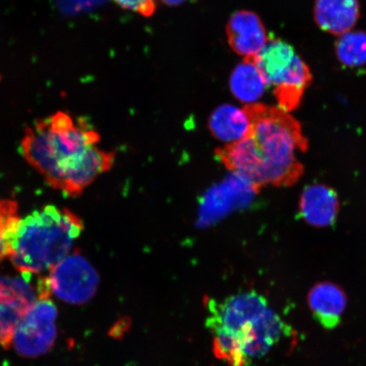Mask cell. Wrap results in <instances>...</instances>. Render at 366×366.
<instances>
[{"mask_svg": "<svg viewBox=\"0 0 366 366\" xmlns=\"http://www.w3.org/2000/svg\"><path fill=\"white\" fill-rule=\"evenodd\" d=\"M99 142L88 122L59 112L26 128L21 152L49 187L75 198L113 167L116 154Z\"/></svg>", "mask_w": 366, "mask_h": 366, "instance_id": "cell-1", "label": "cell"}, {"mask_svg": "<svg viewBox=\"0 0 366 366\" xmlns=\"http://www.w3.org/2000/svg\"><path fill=\"white\" fill-rule=\"evenodd\" d=\"M242 109L249 130L242 139L216 149L219 162L257 191L295 184L305 172L297 154L309 147L299 121L281 108L260 103Z\"/></svg>", "mask_w": 366, "mask_h": 366, "instance_id": "cell-2", "label": "cell"}, {"mask_svg": "<svg viewBox=\"0 0 366 366\" xmlns=\"http://www.w3.org/2000/svg\"><path fill=\"white\" fill-rule=\"evenodd\" d=\"M206 327L214 335V353L230 366H249L280 341L287 326L257 292H239L222 301L209 300Z\"/></svg>", "mask_w": 366, "mask_h": 366, "instance_id": "cell-3", "label": "cell"}, {"mask_svg": "<svg viewBox=\"0 0 366 366\" xmlns=\"http://www.w3.org/2000/svg\"><path fill=\"white\" fill-rule=\"evenodd\" d=\"M84 229L82 219L66 208L44 206L20 217L9 239V255L22 274L51 269L66 257Z\"/></svg>", "mask_w": 366, "mask_h": 366, "instance_id": "cell-4", "label": "cell"}, {"mask_svg": "<svg viewBox=\"0 0 366 366\" xmlns=\"http://www.w3.org/2000/svg\"><path fill=\"white\" fill-rule=\"evenodd\" d=\"M253 59L267 86L276 88L274 94L279 107L287 112L299 107L312 75L295 49L282 40L268 39Z\"/></svg>", "mask_w": 366, "mask_h": 366, "instance_id": "cell-5", "label": "cell"}, {"mask_svg": "<svg viewBox=\"0 0 366 366\" xmlns=\"http://www.w3.org/2000/svg\"><path fill=\"white\" fill-rule=\"evenodd\" d=\"M38 290V299L18 322L11 343L18 354L29 358L47 353L57 335L58 311L44 278L39 281Z\"/></svg>", "mask_w": 366, "mask_h": 366, "instance_id": "cell-6", "label": "cell"}, {"mask_svg": "<svg viewBox=\"0 0 366 366\" xmlns=\"http://www.w3.org/2000/svg\"><path fill=\"white\" fill-rule=\"evenodd\" d=\"M49 272L44 280L49 292L67 303H86L97 290V272L77 252L69 254Z\"/></svg>", "mask_w": 366, "mask_h": 366, "instance_id": "cell-7", "label": "cell"}, {"mask_svg": "<svg viewBox=\"0 0 366 366\" xmlns=\"http://www.w3.org/2000/svg\"><path fill=\"white\" fill-rule=\"evenodd\" d=\"M340 209V199L331 187L314 183L302 192L299 212L300 217L310 226L324 228L333 225Z\"/></svg>", "mask_w": 366, "mask_h": 366, "instance_id": "cell-8", "label": "cell"}, {"mask_svg": "<svg viewBox=\"0 0 366 366\" xmlns=\"http://www.w3.org/2000/svg\"><path fill=\"white\" fill-rule=\"evenodd\" d=\"M227 35L233 51L244 57L256 56L268 41L262 20L248 11L233 14L227 25Z\"/></svg>", "mask_w": 366, "mask_h": 366, "instance_id": "cell-9", "label": "cell"}, {"mask_svg": "<svg viewBox=\"0 0 366 366\" xmlns=\"http://www.w3.org/2000/svg\"><path fill=\"white\" fill-rule=\"evenodd\" d=\"M308 305L313 317L320 326L332 330L341 323L347 307V296L340 286L322 282L311 288Z\"/></svg>", "mask_w": 366, "mask_h": 366, "instance_id": "cell-10", "label": "cell"}, {"mask_svg": "<svg viewBox=\"0 0 366 366\" xmlns=\"http://www.w3.org/2000/svg\"><path fill=\"white\" fill-rule=\"evenodd\" d=\"M360 16L359 0H317L314 17L320 29L341 36L349 33Z\"/></svg>", "mask_w": 366, "mask_h": 366, "instance_id": "cell-11", "label": "cell"}, {"mask_svg": "<svg viewBox=\"0 0 366 366\" xmlns=\"http://www.w3.org/2000/svg\"><path fill=\"white\" fill-rule=\"evenodd\" d=\"M249 127V118L244 109L231 104H222L214 111L209 120L212 134L224 143L231 144L244 137Z\"/></svg>", "mask_w": 366, "mask_h": 366, "instance_id": "cell-12", "label": "cell"}, {"mask_svg": "<svg viewBox=\"0 0 366 366\" xmlns=\"http://www.w3.org/2000/svg\"><path fill=\"white\" fill-rule=\"evenodd\" d=\"M267 86L262 73L255 65L253 56L244 57V61L232 73L231 91L241 102L255 103L262 97Z\"/></svg>", "mask_w": 366, "mask_h": 366, "instance_id": "cell-13", "label": "cell"}, {"mask_svg": "<svg viewBox=\"0 0 366 366\" xmlns=\"http://www.w3.org/2000/svg\"><path fill=\"white\" fill-rule=\"evenodd\" d=\"M6 276L0 274V306H6L26 314L39 296L38 285L34 287L29 281L31 276Z\"/></svg>", "mask_w": 366, "mask_h": 366, "instance_id": "cell-14", "label": "cell"}, {"mask_svg": "<svg viewBox=\"0 0 366 366\" xmlns=\"http://www.w3.org/2000/svg\"><path fill=\"white\" fill-rule=\"evenodd\" d=\"M335 51L338 61L347 67H359L366 64V34L349 31L340 36Z\"/></svg>", "mask_w": 366, "mask_h": 366, "instance_id": "cell-15", "label": "cell"}, {"mask_svg": "<svg viewBox=\"0 0 366 366\" xmlns=\"http://www.w3.org/2000/svg\"><path fill=\"white\" fill-rule=\"evenodd\" d=\"M20 217L15 201L0 199V262L8 257L9 239L14 226Z\"/></svg>", "mask_w": 366, "mask_h": 366, "instance_id": "cell-16", "label": "cell"}, {"mask_svg": "<svg viewBox=\"0 0 366 366\" xmlns=\"http://www.w3.org/2000/svg\"><path fill=\"white\" fill-rule=\"evenodd\" d=\"M24 315L16 309L0 306V345L6 349L11 346L14 332Z\"/></svg>", "mask_w": 366, "mask_h": 366, "instance_id": "cell-17", "label": "cell"}, {"mask_svg": "<svg viewBox=\"0 0 366 366\" xmlns=\"http://www.w3.org/2000/svg\"><path fill=\"white\" fill-rule=\"evenodd\" d=\"M119 6L125 10L149 17L157 10V0H114Z\"/></svg>", "mask_w": 366, "mask_h": 366, "instance_id": "cell-18", "label": "cell"}, {"mask_svg": "<svg viewBox=\"0 0 366 366\" xmlns=\"http://www.w3.org/2000/svg\"><path fill=\"white\" fill-rule=\"evenodd\" d=\"M105 0H56L59 10L68 14L89 11L102 4Z\"/></svg>", "mask_w": 366, "mask_h": 366, "instance_id": "cell-19", "label": "cell"}, {"mask_svg": "<svg viewBox=\"0 0 366 366\" xmlns=\"http://www.w3.org/2000/svg\"><path fill=\"white\" fill-rule=\"evenodd\" d=\"M162 1L167 4V6H177L187 1H189V0H162Z\"/></svg>", "mask_w": 366, "mask_h": 366, "instance_id": "cell-20", "label": "cell"}]
</instances>
